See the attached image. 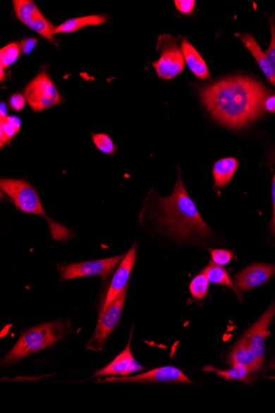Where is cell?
Listing matches in <instances>:
<instances>
[{
  "instance_id": "1",
  "label": "cell",
  "mask_w": 275,
  "mask_h": 413,
  "mask_svg": "<svg viewBox=\"0 0 275 413\" xmlns=\"http://www.w3.org/2000/svg\"><path fill=\"white\" fill-rule=\"evenodd\" d=\"M268 91L248 76H232L203 87L200 98L211 116L230 129L240 130L264 114Z\"/></svg>"
},
{
  "instance_id": "2",
  "label": "cell",
  "mask_w": 275,
  "mask_h": 413,
  "mask_svg": "<svg viewBox=\"0 0 275 413\" xmlns=\"http://www.w3.org/2000/svg\"><path fill=\"white\" fill-rule=\"evenodd\" d=\"M161 213L159 226L171 239L190 242L195 237L206 238L212 234L200 216L197 207L186 192L179 175L173 194L159 197Z\"/></svg>"
},
{
  "instance_id": "3",
  "label": "cell",
  "mask_w": 275,
  "mask_h": 413,
  "mask_svg": "<svg viewBox=\"0 0 275 413\" xmlns=\"http://www.w3.org/2000/svg\"><path fill=\"white\" fill-rule=\"evenodd\" d=\"M71 328L70 323L55 321L29 329L18 339L11 351L4 357L1 366H8L30 355L51 347L61 341L71 331Z\"/></svg>"
},
{
  "instance_id": "4",
  "label": "cell",
  "mask_w": 275,
  "mask_h": 413,
  "mask_svg": "<svg viewBox=\"0 0 275 413\" xmlns=\"http://www.w3.org/2000/svg\"><path fill=\"white\" fill-rule=\"evenodd\" d=\"M0 187L11 198L18 210L46 218L54 240L67 241L73 237L70 230L47 216L38 193L30 183L21 179L2 178Z\"/></svg>"
},
{
  "instance_id": "5",
  "label": "cell",
  "mask_w": 275,
  "mask_h": 413,
  "mask_svg": "<svg viewBox=\"0 0 275 413\" xmlns=\"http://www.w3.org/2000/svg\"><path fill=\"white\" fill-rule=\"evenodd\" d=\"M27 103L35 111L40 113L63 103V98L55 82L47 70H42L28 82L23 90Z\"/></svg>"
},
{
  "instance_id": "6",
  "label": "cell",
  "mask_w": 275,
  "mask_h": 413,
  "mask_svg": "<svg viewBox=\"0 0 275 413\" xmlns=\"http://www.w3.org/2000/svg\"><path fill=\"white\" fill-rule=\"evenodd\" d=\"M157 51L158 61L152 63L157 75L161 79L170 80L179 75L185 69V59L178 42L170 34H163L158 38Z\"/></svg>"
},
{
  "instance_id": "7",
  "label": "cell",
  "mask_w": 275,
  "mask_h": 413,
  "mask_svg": "<svg viewBox=\"0 0 275 413\" xmlns=\"http://www.w3.org/2000/svg\"><path fill=\"white\" fill-rule=\"evenodd\" d=\"M127 289L128 285L108 306V308L100 313L94 333L87 344V350L98 352L104 348L108 338H110L122 317Z\"/></svg>"
},
{
  "instance_id": "8",
  "label": "cell",
  "mask_w": 275,
  "mask_h": 413,
  "mask_svg": "<svg viewBox=\"0 0 275 413\" xmlns=\"http://www.w3.org/2000/svg\"><path fill=\"white\" fill-rule=\"evenodd\" d=\"M14 13L19 21L51 43H55L56 26L49 21L32 0H13Z\"/></svg>"
},
{
  "instance_id": "9",
  "label": "cell",
  "mask_w": 275,
  "mask_h": 413,
  "mask_svg": "<svg viewBox=\"0 0 275 413\" xmlns=\"http://www.w3.org/2000/svg\"><path fill=\"white\" fill-rule=\"evenodd\" d=\"M124 256L120 255L108 259L78 262L66 265H58L61 280L68 281L76 278H87V276H99L103 279H107L121 264Z\"/></svg>"
},
{
  "instance_id": "10",
  "label": "cell",
  "mask_w": 275,
  "mask_h": 413,
  "mask_svg": "<svg viewBox=\"0 0 275 413\" xmlns=\"http://www.w3.org/2000/svg\"><path fill=\"white\" fill-rule=\"evenodd\" d=\"M100 383H191L185 374L174 366H163L134 376L111 377Z\"/></svg>"
},
{
  "instance_id": "11",
  "label": "cell",
  "mask_w": 275,
  "mask_h": 413,
  "mask_svg": "<svg viewBox=\"0 0 275 413\" xmlns=\"http://www.w3.org/2000/svg\"><path fill=\"white\" fill-rule=\"evenodd\" d=\"M275 316V303L265 311L262 317L250 327L244 338L247 339L258 362L263 364L265 339L269 336V327Z\"/></svg>"
},
{
  "instance_id": "12",
  "label": "cell",
  "mask_w": 275,
  "mask_h": 413,
  "mask_svg": "<svg viewBox=\"0 0 275 413\" xmlns=\"http://www.w3.org/2000/svg\"><path fill=\"white\" fill-rule=\"evenodd\" d=\"M137 245L132 246L126 255L123 257L119 266L116 271L114 276L111 280L109 289L103 303L101 312L108 308L113 301L119 295L123 290L128 285L133 267H134L136 261Z\"/></svg>"
},
{
  "instance_id": "13",
  "label": "cell",
  "mask_w": 275,
  "mask_h": 413,
  "mask_svg": "<svg viewBox=\"0 0 275 413\" xmlns=\"http://www.w3.org/2000/svg\"><path fill=\"white\" fill-rule=\"evenodd\" d=\"M130 345L131 336L126 348L107 366L96 371L94 377L103 376H128L130 374L143 370V366L133 356Z\"/></svg>"
},
{
  "instance_id": "14",
  "label": "cell",
  "mask_w": 275,
  "mask_h": 413,
  "mask_svg": "<svg viewBox=\"0 0 275 413\" xmlns=\"http://www.w3.org/2000/svg\"><path fill=\"white\" fill-rule=\"evenodd\" d=\"M275 275V265L249 266L236 276L235 284L240 290H250L267 283Z\"/></svg>"
},
{
  "instance_id": "15",
  "label": "cell",
  "mask_w": 275,
  "mask_h": 413,
  "mask_svg": "<svg viewBox=\"0 0 275 413\" xmlns=\"http://www.w3.org/2000/svg\"><path fill=\"white\" fill-rule=\"evenodd\" d=\"M228 363L231 366H244L248 368L250 373H257L262 364L255 357L252 350L250 349L247 339L240 338L233 347L228 357Z\"/></svg>"
},
{
  "instance_id": "16",
  "label": "cell",
  "mask_w": 275,
  "mask_h": 413,
  "mask_svg": "<svg viewBox=\"0 0 275 413\" xmlns=\"http://www.w3.org/2000/svg\"><path fill=\"white\" fill-rule=\"evenodd\" d=\"M237 37L243 42V45L252 53V55L257 61L260 70H262L265 77L270 82V84L275 87V70L271 61L259 46L258 42L250 34L238 33Z\"/></svg>"
},
{
  "instance_id": "17",
  "label": "cell",
  "mask_w": 275,
  "mask_h": 413,
  "mask_svg": "<svg viewBox=\"0 0 275 413\" xmlns=\"http://www.w3.org/2000/svg\"><path fill=\"white\" fill-rule=\"evenodd\" d=\"M181 49L191 72L199 79L208 80L210 77L208 66L192 44L186 39H181Z\"/></svg>"
},
{
  "instance_id": "18",
  "label": "cell",
  "mask_w": 275,
  "mask_h": 413,
  "mask_svg": "<svg viewBox=\"0 0 275 413\" xmlns=\"http://www.w3.org/2000/svg\"><path fill=\"white\" fill-rule=\"evenodd\" d=\"M109 21V18L106 16H88L80 18H73L63 22L56 27L55 36L57 34H68L81 30V29L90 26H99Z\"/></svg>"
},
{
  "instance_id": "19",
  "label": "cell",
  "mask_w": 275,
  "mask_h": 413,
  "mask_svg": "<svg viewBox=\"0 0 275 413\" xmlns=\"http://www.w3.org/2000/svg\"><path fill=\"white\" fill-rule=\"evenodd\" d=\"M239 163L235 158H224L214 164L213 175L216 187L222 188L228 185L233 178Z\"/></svg>"
},
{
  "instance_id": "20",
  "label": "cell",
  "mask_w": 275,
  "mask_h": 413,
  "mask_svg": "<svg viewBox=\"0 0 275 413\" xmlns=\"http://www.w3.org/2000/svg\"><path fill=\"white\" fill-rule=\"evenodd\" d=\"M201 273H203L207 278L209 283L228 286V288H232L236 293L238 292L237 288H235L233 281L231 280L228 271H226L224 266L215 264L213 261H209V265L201 271Z\"/></svg>"
},
{
  "instance_id": "21",
  "label": "cell",
  "mask_w": 275,
  "mask_h": 413,
  "mask_svg": "<svg viewBox=\"0 0 275 413\" xmlns=\"http://www.w3.org/2000/svg\"><path fill=\"white\" fill-rule=\"evenodd\" d=\"M21 119L18 116H8L0 118V147L11 144V140L20 130Z\"/></svg>"
},
{
  "instance_id": "22",
  "label": "cell",
  "mask_w": 275,
  "mask_h": 413,
  "mask_svg": "<svg viewBox=\"0 0 275 413\" xmlns=\"http://www.w3.org/2000/svg\"><path fill=\"white\" fill-rule=\"evenodd\" d=\"M21 54L18 43L12 42L0 50V69L6 70L17 61Z\"/></svg>"
},
{
  "instance_id": "23",
  "label": "cell",
  "mask_w": 275,
  "mask_h": 413,
  "mask_svg": "<svg viewBox=\"0 0 275 413\" xmlns=\"http://www.w3.org/2000/svg\"><path fill=\"white\" fill-rule=\"evenodd\" d=\"M209 283L207 278L200 272V274L196 276L190 284L189 289L191 295L195 299H204L208 294Z\"/></svg>"
},
{
  "instance_id": "24",
  "label": "cell",
  "mask_w": 275,
  "mask_h": 413,
  "mask_svg": "<svg viewBox=\"0 0 275 413\" xmlns=\"http://www.w3.org/2000/svg\"><path fill=\"white\" fill-rule=\"evenodd\" d=\"M92 138L93 144L101 152L108 155H113L116 152L117 147L109 135L103 133L93 134Z\"/></svg>"
},
{
  "instance_id": "25",
  "label": "cell",
  "mask_w": 275,
  "mask_h": 413,
  "mask_svg": "<svg viewBox=\"0 0 275 413\" xmlns=\"http://www.w3.org/2000/svg\"><path fill=\"white\" fill-rule=\"evenodd\" d=\"M216 374L219 377L225 378L228 381H247L248 376L250 375V371L248 368L244 366H232L227 371H216Z\"/></svg>"
},
{
  "instance_id": "26",
  "label": "cell",
  "mask_w": 275,
  "mask_h": 413,
  "mask_svg": "<svg viewBox=\"0 0 275 413\" xmlns=\"http://www.w3.org/2000/svg\"><path fill=\"white\" fill-rule=\"evenodd\" d=\"M209 252L214 264L222 266L228 264L233 257V252L228 250L212 249Z\"/></svg>"
},
{
  "instance_id": "27",
  "label": "cell",
  "mask_w": 275,
  "mask_h": 413,
  "mask_svg": "<svg viewBox=\"0 0 275 413\" xmlns=\"http://www.w3.org/2000/svg\"><path fill=\"white\" fill-rule=\"evenodd\" d=\"M269 25L270 31H271V40H270L268 49L265 51L264 53L265 55L268 56L269 61H271L275 70V23L274 20V17L270 18Z\"/></svg>"
},
{
  "instance_id": "28",
  "label": "cell",
  "mask_w": 275,
  "mask_h": 413,
  "mask_svg": "<svg viewBox=\"0 0 275 413\" xmlns=\"http://www.w3.org/2000/svg\"><path fill=\"white\" fill-rule=\"evenodd\" d=\"M39 39L37 37H27L18 42L20 47L21 54L29 55L35 49Z\"/></svg>"
},
{
  "instance_id": "29",
  "label": "cell",
  "mask_w": 275,
  "mask_h": 413,
  "mask_svg": "<svg viewBox=\"0 0 275 413\" xmlns=\"http://www.w3.org/2000/svg\"><path fill=\"white\" fill-rule=\"evenodd\" d=\"M175 6L178 11L185 16H190L194 11L195 0H176Z\"/></svg>"
},
{
  "instance_id": "30",
  "label": "cell",
  "mask_w": 275,
  "mask_h": 413,
  "mask_svg": "<svg viewBox=\"0 0 275 413\" xmlns=\"http://www.w3.org/2000/svg\"><path fill=\"white\" fill-rule=\"evenodd\" d=\"M9 106L13 111H20L25 106L27 100L25 96L22 94H13L8 101Z\"/></svg>"
},
{
  "instance_id": "31",
  "label": "cell",
  "mask_w": 275,
  "mask_h": 413,
  "mask_svg": "<svg viewBox=\"0 0 275 413\" xmlns=\"http://www.w3.org/2000/svg\"><path fill=\"white\" fill-rule=\"evenodd\" d=\"M264 109L269 111V113H275V95L269 96L265 100Z\"/></svg>"
},
{
  "instance_id": "32",
  "label": "cell",
  "mask_w": 275,
  "mask_h": 413,
  "mask_svg": "<svg viewBox=\"0 0 275 413\" xmlns=\"http://www.w3.org/2000/svg\"><path fill=\"white\" fill-rule=\"evenodd\" d=\"M272 197H273V203H274V216L273 220L271 222V230L275 235V177H274L273 184H272Z\"/></svg>"
},
{
  "instance_id": "33",
  "label": "cell",
  "mask_w": 275,
  "mask_h": 413,
  "mask_svg": "<svg viewBox=\"0 0 275 413\" xmlns=\"http://www.w3.org/2000/svg\"><path fill=\"white\" fill-rule=\"evenodd\" d=\"M1 109H0V118H6L8 116L7 105L4 103H1Z\"/></svg>"
},
{
  "instance_id": "34",
  "label": "cell",
  "mask_w": 275,
  "mask_h": 413,
  "mask_svg": "<svg viewBox=\"0 0 275 413\" xmlns=\"http://www.w3.org/2000/svg\"><path fill=\"white\" fill-rule=\"evenodd\" d=\"M0 75H1V76H0V80H1V82H3L4 80V78L6 77V74H4V70L0 69Z\"/></svg>"
},
{
  "instance_id": "35",
  "label": "cell",
  "mask_w": 275,
  "mask_h": 413,
  "mask_svg": "<svg viewBox=\"0 0 275 413\" xmlns=\"http://www.w3.org/2000/svg\"><path fill=\"white\" fill-rule=\"evenodd\" d=\"M272 369H274L275 370V364H273V366H271Z\"/></svg>"
},
{
  "instance_id": "36",
  "label": "cell",
  "mask_w": 275,
  "mask_h": 413,
  "mask_svg": "<svg viewBox=\"0 0 275 413\" xmlns=\"http://www.w3.org/2000/svg\"><path fill=\"white\" fill-rule=\"evenodd\" d=\"M274 177H275V174H274Z\"/></svg>"
}]
</instances>
